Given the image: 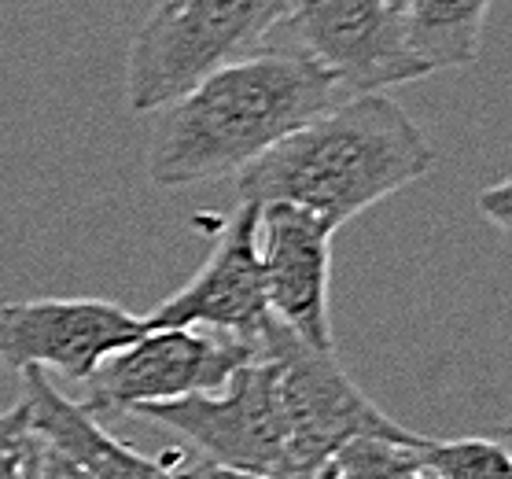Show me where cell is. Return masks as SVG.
I'll return each mask as SVG.
<instances>
[{
  "mask_svg": "<svg viewBox=\"0 0 512 479\" xmlns=\"http://www.w3.org/2000/svg\"><path fill=\"white\" fill-rule=\"evenodd\" d=\"M501 432H505V435H512V417H509V421H505V428H501Z\"/></svg>",
  "mask_w": 512,
  "mask_h": 479,
  "instance_id": "d6986e66",
  "label": "cell"
},
{
  "mask_svg": "<svg viewBox=\"0 0 512 479\" xmlns=\"http://www.w3.org/2000/svg\"><path fill=\"white\" fill-rule=\"evenodd\" d=\"M435 148L384 93L347 96L236 174L251 207L288 203L339 229L428 174Z\"/></svg>",
  "mask_w": 512,
  "mask_h": 479,
  "instance_id": "7a4b0ae2",
  "label": "cell"
},
{
  "mask_svg": "<svg viewBox=\"0 0 512 479\" xmlns=\"http://www.w3.org/2000/svg\"><path fill=\"white\" fill-rule=\"evenodd\" d=\"M420 479H431V476H428V472H420Z\"/></svg>",
  "mask_w": 512,
  "mask_h": 479,
  "instance_id": "ffe728a7",
  "label": "cell"
},
{
  "mask_svg": "<svg viewBox=\"0 0 512 479\" xmlns=\"http://www.w3.org/2000/svg\"><path fill=\"white\" fill-rule=\"evenodd\" d=\"M284 23L299 52L321 63L347 96L428 74L409 56L402 15L387 0H284Z\"/></svg>",
  "mask_w": 512,
  "mask_h": 479,
  "instance_id": "52a82bcc",
  "label": "cell"
},
{
  "mask_svg": "<svg viewBox=\"0 0 512 479\" xmlns=\"http://www.w3.org/2000/svg\"><path fill=\"white\" fill-rule=\"evenodd\" d=\"M280 19L284 0H163L129 45V111H163L207 74L251 56Z\"/></svg>",
  "mask_w": 512,
  "mask_h": 479,
  "instance_id": "3957f363",
  "label": "cell"
},
{
  "mask_svg": "<svg viewBox=\"0 0 512 479\" xmlns=\"http://www.w3.org/2000/svg\"><path fill=\"white\" fill-rule=\"evenodd\" d=\"M417 461L431 479H512V454L494 439H420Z\"/></svg>",
  "mask_w": 512,
  "mask_h": 479,
  "instance_id": "4fadbf2b",
  "label": "cell"
},
{
  "mask_svg": "<svg viewBox=\"0 0 512 479\" xmlns=\"http://www.w3.org/2000/svg\"><path fill=\"white\" fill-rule=\"evenodd\" d=\"M269 325L262 258H258V207L240 203L196 277L144 314V328H203L258 347Z\"/></svg>",
  "mask_w": 512,
  "mask_h": 479,
  "instance_id": "9c48e42d",
  "label": "cell"
},
{
  "mask_svg": "<svg viewBox=\"0 0 512 479\" xmlns=\"http://www.w3.org/2000/svg\"><path fill=\"white\" fill-rule=\"evenodd\" d=\"M144 332V317L111 299H23L0 306V362L15 373L52 369L85 384Z\"/></svg>",
  "mask_w": 512,
  "mask_h": 479,
  "instance_id": "ba28073f",
  "label": "cell"
},
{
  "mask_svg": "<svg viewBox=\"0 0 512 479\" xmlns=\"http://www.w3.org/2000/svg\"><path fill=\"white\" fill-rule=\"evenodd\" d=\"M476 203H479V214H483L494 229H501V233L512 236V177H505V181H498V185L483 188Z\"/></svg>",
  "mask_w": 512,
  "mask_h": 479,
  "instance_id": "2e32d148",
  "label": "cell"
},
{
  "mask_svg": "<svg viewBox=\"0 0 512 479\" xmlns=\"http://www.w3.org/2000/svg\"><path fill=\"white\" fill-rule=\"evenodd\" d=\"M23 402L30 409V432L63 454L85 479H177L166 461L137 454L107 432L93 413L59 391L48 373L23 369Z\"/></svg>",
  "mask_w": 512,
  "mask_h": 479,
  "instance_id": "8fae6325",
  "label": "cell"
},
{
  "mask_svg": "<svg viewBox=\"0 0 512 479\" xmlns=\"http://www.w3.org/2000/svg\"><path fill=\"white\" fill-rule=\"evenodd\" d=\"M258 347L203 328L144 332L126 351L111 354L85 380L82 406L89 413H137L144 406H170L196 395H218Z\"/></svg>",
  "mask_w": 512,
  "mask_h": 479,
  "instance_id": "8992f818",
  "label": "cell"
},
{
  "mask_svg": "<svg viewBox=\"0 0 512 479\" xmlns=\"http://www.w3.org/2000/svg\"><path fill=\"white\" fill-rule=\"evenodd\" d=\"M30 409L19 398L12 409L0 413V479H23L26 446H30Z\"/></svg>",
  "mask_w": 512,
  "mask_h": 479,
  "instance_id": "9a60e30c",
  "label": "cell"
},
{
  "mask_svg": "<svg viewBox=\"0 0 512 479\" xmlns=\"http://www.w3.org/2000/svg\"><path fill=\"white\" fill-rule=\"evenodd\" d=\"M133 417L163 424L185 435L199 450V461L284 479L288 472V421L280 406L277 362L258 354L218 395H196L170 406H144Z\"/></svg>",
  "mask_w": 512,
  "mask_h": 479,
  "instance_id": "5b68a950",
  "label": "cell"
},
{
  "mask_svg": "<svg viewBox=\"0 0 512 479\" xmlns=\"http://www.w3.org/2000/svg\"><path fill=\"white\" fill-rule=\"evenodd\" d=\"M387 4H391V8H395L398 15H402V8H406V0H387Z\"/></svg>",
  "mask_w": 512,
  "mask_h": 479,
  "instance_id": "ac0fdd59",
  "label": "cell"
},
{
  "mask_svg": "<svg viewBox=\"0 0 512 479\" xmlns=\"http://www.w3.org/2000/svg\"><path fill=\"white\" fill-rule=\"evenodd\" d=\"M258 354L277 362L280 406L288 421V472L284 479H317L347 443L361 435L417 443L420 435L391 421L336 362L332 351H314L269 317Z\"/></svg>",
  "mask_w": 512,
  "mask_h": 479,
  "instance_id": "277c9868",
  "label": "cell"
},
{
  "mask_svg": "<svg viewBox=\"0 0 512 479\" xmlns=\"http://www.w3.org/2000/svg\"><path fill=\"white\" fill-rule=\"evenodd\" d=\"M417 443L361 435V439L343 446L317 479H420L424 468L417 461Z\"/></svg>",
  "mask_w": 512,
  "mask_h": 479,
  "instance_id": "5bb4252c",
  "label": "cell"
},
{
  "mask_svg": "<svg viewBox=\"0 0 512 479\" xmlns=\"http://www.w3.org/2000/svg\"><path fill=\"white\" fill-rule=\"evenodd\" d=\"M339 93L343 85L303 52H251L159 111L144 152L148 177L188 188L240 174L332 111Z\"/></svg>",
  "mask_w": 512,
  "mask_h": 479,
  "instance_id": "6da1fadb",
  "label": "cell"
},
{
  "mask_svg": "<svg viewBox=\"0 0 512 479\" xmlns=\"http://www.w3.org/2000/svg\"><path fill=\"white\" fill-rule=\"evenodd\" d=\"M336 229L310 211L269 203L258 207V258L269 317L314 351H332L328 277Z\"/></svg>",
  "mask_w": 512,
  "mask_h": 479,
  "instance_id": "30bf717a",
  "label": "cell"
},
{
  "mask_svg": "<svg viewBox=\"0 0 512 479\" xmlns=\"http://www.w3.org/2000/svg\"><path fill=\"white\" fill-rule=\"evenodd\" d=\"M177 479H266V476H247V472H233V468L210 465V461H192V465L177 468Z\"/></svg>",
  "mask_w": 512,
  "mask_h": 479,
  "instance_id": "e0dca14e",
  "label": "cell"
},
{
  "mask_svg": "<svg viewBox=\"0 0 512 479\" xmlns=\"http://www.w3.org/2000/svg\"><path fill=\"white\" fill-rule=\"evenodd\" d=\"M490 0H406L402 34L409 56L428 74L472 67Z\"/></svg>",
  "mask_w": 512,
  "mask_h": 479,
  "instance_id": "7c38bea8",
  "label": "cell"
}]
</instances>
